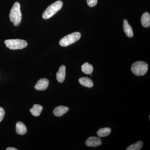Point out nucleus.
Listing matches in <instances>:
<instances>
[{
	"label": "nucleus",
	"mask_w": 150,
	"mask_h": 150,
	"mask_svg": "<svg viewBox=\"0 0 150 150\" xmlns=\"http://www.w3.org/2000/svg\"><path fill=\"white\" fill-rule=\"evenodd\" d=\"M16 132L20 135H24L27 133V128L22 122H18L16 124Z\"/></svg>",
	"instance_id": "9b49d317"
},
{
	"label": "nucleus",
	"mask_w": 150,
	"mask_h": 150,
	"mask_svg": "<svg viewBox=\"0 0 150 150\" xmlns=\"http://www.w3.org/2000/svg\"><path fill=\"white\" fill-rule=\"evenodd\" d=\"M143 142L141 141L137 142L135 144H133L130 145L128 147L126 150H139L142 149L143 147Z\"/></svg>",
	"instance_id": "f3484780"
},
{
	"label": "nucleus",
	"mask_w": 150,
	"mask_h": 150,
	"mask_svg": "<svg viewBox=\"0 0 150 150\" xmlns=\"http://www.w3.org/2000/svg\"><path fill=\"white\" fill-rule=\"evenodd\" d=\"M56 79L59 83H63L66 77V67L62 65L59 68L58 72L56 74Z\"/></svg>",
	"instance_id": "6e6552de"
},
{
	"label": "nucleus",
	"mask_w": 150,
	"mask_h": 150,
	"mask_svg": "<svg viewBox=\"0 0 150 150\" xmlns=\"http://www.w3.org/2000/svg\"><path fill=\"white\" fill-rule=\"evenodd\" d=\"M49 81L47 79L43 78L38 81L35 86V88L38 91H44L48 88Z\"/></svg>",
	"instance_id": "0eeeda50"
},
{
	"label": "nucleus",
	"mask_w": 150,
	"mask_h": 150,
	"mask_svg": "<svg viewBox=\"0 0 150 150\" xmlns=\"http://www.w3.org/2000/svg\"><path fill=\"white\" fill-rule=\"evenodd\" d=\"M97 1L98 0H87V4L90 7H93L96 6Z\"/></svg>",
	"instance_id": "a211bd4d"
},
{
	"label": "nucleus",
	"mask_w": 150,
	"mask_h": 150,
	"mask_svg": "<svg viewBox=\"0 0 150 150\" xmlns=\"http://www.w3.org/2000/svg\"><path fill=\"white\" fill-rule=\"evenodd\" d=\"M6 46L11 50L23 49L27 46L25 40L21 39H9L5 41Z\"/></svg>",
	"instance_id": "39448f33"
},
{
	"label": "nucleus",
	"mask_w": 150,
	"mask_h": 150,
	"mask_svg": "<svg viewBox=\"0 0 150 150\" xmlns=\"http://www.w3.org/2000/svg\"><path fill=\"white\" fill-rule=\"evenodd\" d=\"M123 30L124 32L125 33L126 35L128 37L131 38L134 35L133 33V30H132V27L129 24V23L126 20H124L123 21Z\"/></svg>",
	"instance_id": "9d476101"
},
{
	"label": "nucleus",
	"mask_w": 150,
	"mask_h": 150,
	"mask_svg": "<svg viewBox=\"0 0 150 150\" xmlns=\"http://www.w3.org/2000/svg\"><path fill=\"white\" fill-rule=\"evenodd\" d=\"M5 115V110L2 108L0 107V122H1L3 119Z\"/></svg>",
	"instance_id": "6ab92c4d"
},
{
	"label": "nucleus",
	"mask_w": 150,
	"mask_h": 150,
	"mask_svg": "<svg viewBox=\"0 0 150 150\" xmlns=\"http://www.w3.org/2000/svg\"><path fill=\"white\" fill-rule=\"evenodd\" d=\"M141 23L143 26L149 27L150 25V15L148 12L143 14L141 18Z\"/></svg>",
	"instance_id": "4468645a"
},
{
	"label": "nucleus",
	"mask_w": 150,
	"mask_h": 150,
	"mask_svg": "<svg viewBox=\"0 0 150 150\" xmlns=\"http://www.w3.org/2000/svg\"><path fill=\"white\" fill-rule=\"evenodd\" d=\"M102 144V141L99 137H90L87 139L86 144L88 146L96 147Z\"/></svg>",
	"instance_id": "423d86ee"
},
{
	"label": "nucleus",
	"mask_w": 150,
	"mask_h": 150,
	"mask_svg": "<svg viewBox=\"0 0 150 150\" xmlns=\"http://www.w3.org/2000/svg\"><path fill=\"white\" fill-rule=\"evenodd\" d=\"M43 106L39 104H35L33 105V107L30 108V113L34 116H38L40 115L42 110Z\"/></svg>",
	"instance_id": "ddd939ff"
},
{
	"label": "nucleus",
	"mask_w": 150,
	"mask_h": 150,
	"mask_svg": "<svg viewBox=\"0 0 150 150\" xmlns=\"http://www.w3.org/2000/svg\"><path fill=\"white\" fill-rule=\"evenodd\" d=\"M63 4V2L61 1H57L51 4L44 11L42 15L43 18L47 19L53 16L62 8Z\"/></svg>",
	"instance_id": "f03ea898"
},
{
	"label": "nucleus",
	"mask_w": 150,
	"mask_h": 150,
	"mask_svg": "<svg viewBox=\"0 0 150 150\" xmlns=\"http://www.w3.org/2000/svg\"><path fill=\"white\" fill-rule=\"evenodd\" d=\"M10 19L13 23L14 25L18 26L20 24L22 19V14L21 11V6L19 3L16 2L14 4L9 15Z\"/></svg>",
	"instance_id": "f257e3e1"
},
{
	"label": "nucleus",
	"mask_w": 150,
	"mask_h": 150,
	"mask_svg": "<svg viewBox=\"0 0 150 150\" xmlns=\"http://www.w3.org/2000/svg\"><path fill=\"white\" fill-rule=\"evenodd\" d=\"M111 131V129L109 128H101L98 131L97 134L99 137H107L110 134Z\"/></svg>",
	"instance_id": "dca6fc26"
},
{
	"label": "nucleus",
	"mask_w": 150,
	"mask_h": 150,
	"mask_svg": "<svg viewBox=\"0 0 150 150\" xmlns=\"http://www.w3.org/2000/svg\"><path fill=\"white\" fill-rule=\"evenodd\" d=\"M69 110V108L67 106H57L54 110V115L56 116L61 117L67 113Z\"/></svg>",
	"instance_id": "1a4fd4ad"
},
{
	"label": "nucleus",
	"mask_w": 150,
	"mask_h": 150,
	"mask_svg": "<svg viewBox=\"0 0 150 150\" xmlns=\"http://www.w3.org/2000/svg\"><path fill=\"white\" fill-rule=\"evenodd\" d=\"M93 68L92 65L90 64L89 63H84L81 66V70L83 72L86 74H91L93 71Z\"/></svg>",
	"instance_id": "2eb2a0df"
},
{
	"label": "nucleus",
	"mask_w": 150,
	"mask_h": 150,
	"mask_svg": "<svg viewBox=\"0 0 150 150\" xmlns=\"http://www.w3.org/2000/svg\"><path fill=\"white\" fill-rule=\"evenodd\" d=\"M6 150H17V149L14 147H8L6 149Z\"/></svg>",
	"instance_id": "aec40b11"
},
{
	"label": "nucleus",
	"mask_w": 150,
	"mask_h": 150,
	"mask_svg": "<svg viewBox=\"0 0 150 150\" xmlns=\"http://www.w3.org/2000/svg\"><path fill=\"white\" fill-rule=\"evenodd\" d=\"M79 82L81 85L86 87L91 88L93 86V83L90 78L82 77L79 79Z\"/></svg>",
	"instance_id": "f8f14e48"
},
{
	"label": "nucleus",
	"mask_w": 150,
	"mask_h": 150,
	"mask_svg": "<svg viewBox=\"0 0 150 150\" xmlns=\"http://www.w3.org/2000/svg\"><path fill=\"white\" fill-rule=\"evenodd\" d=\"M81 34L79 32L73 33L63 38L59 41V44L63 47H66L75 43L81 38Z\"/></svg>",
	"instance_id": "20e7f679"
},
{
	"label": "nucleus",
	"mask_w": 150,
	"mask_h": 150,
	"mask_svg": "<svg viewBox=\"0 0 150 150\" xmlns=\"http://www.w3.org/2000/svg\"><path fill=\"white\" fill-rule=\"evenodd\" d=\"M148 65L145 62L139 61L135 62L131 66V70L134 74L138 76L145 75L148 70Z\"/></svg>",
	"instance_id": "7ed1b4c3"
}]
</instances>
